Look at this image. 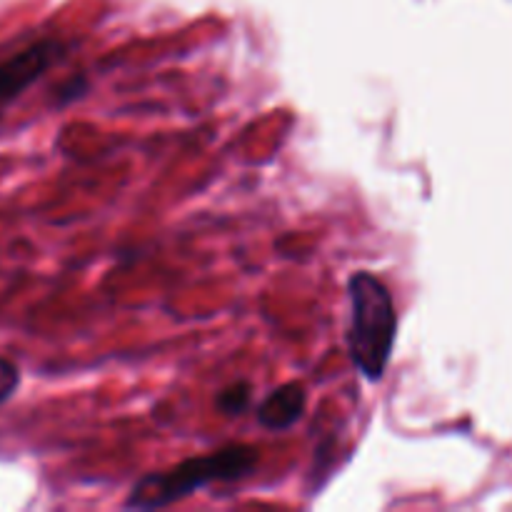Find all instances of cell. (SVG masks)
<instances>
[{
    "label": "cell",
    "mask_w": 512,
    "mask_h": 512,
    "mask_svg": "<svg viewBox=\"0 0 512 512\" xmlns=\"http://www.w3.org/2000/svg\"><path fill=\"white\" fill-rule=\"evenodd\" d=\"M250 400H253V388H250V383H245L243 380V383H233L228 385V388L220 390L215 405H218L220 413L240 415L245 408H248Z\"/></svg>",
    "instance_id": "cell-5"
},
{
    "label": "cell",
    "mask_w": 512,
    "mask_h": 512,
    "mask_svg": "<svg viewBox=\"0 0 512 512\" xmlns=\"http://www.w3.org/2000/svg\"><path fill=\"white\" fill-rule=\"evenodd\" d=\"M63 58V45L53 38L38 40L20 53L0 60V103L18 98Z\"/></svg>",
    "instance_id": "cell-3"
},
{
    "label": "cell",
    "mask_w": 512,
    "mask_h": 512,
    "mask_svg": "<svg viewBox=\"0 0 512 512\" xmlns=\"http://www.w3.org/2000/svg\"><path fill=\"white\" fill-rule=\"evenodd\" d=\"M260 463V450L255 445L235 443L215 450L200 458H188L168 470L148 473L133 485L125 508L130 510H155L180 503L195 490L208 488L213 483H233L248 478Z\"/></svg>",
    "instance_id": "cell-1"
},
{
    "label": "cell",
    "mask_w": 512,
    "mask_h": 512,
    "mask_svg": "<svg viewBox=\"0 0 512 512\" xmlns=\"http://www.w3.org/2000/svg\"><path fill=\"white\" fill-rule=\"evenodd\" d=\"M308 405V393H305L303 383H285L275 388L268 398L260 403L258 408V423L263 428L283 433V430L293 428L305 413Z\"/></svg>",
    "instance_id": "cell-4"
},
{
    "label": "cell",
    "mask_w": 512,
    "mask_h": 512,
    "mask_svg": "<svg viewBox=\"0 0 512 512\" xmlns=\"http://www.w3.org/2000/svg\"><path fill=\"white\" fill-rule=\"evenodd\" d=\"M85 90H88V83H85V78H70L68 83L63 85V88L58 90V98H60V103H70V100H75V98H80V95L85 93Z\"/></svg>",
    "instance_id": "cell-7"
},
{
    "label": "cell",
    "mask_w": 512,
    "mask_h": 512,
    "mask_svg": "<svg viewBox=\"0 0 512 512\" xmlns=\"http://www.w3.org/2000/svg\"><path fill=\"white\" fill-rule=\"evenodd\" d=\"M20 388V370L13 360L0 358V405L8 403Z\"/></svg>",
    "instance_id": "cell-6"
},
{
    "label": "cell",
    "mask_w": 512,
    "mask_h": 512,
    "mask_svg": "<svg viewBox=\"0 0 512 512\" xmlns=\"http://www.w3.org/2000/svg\"><path fill=\"white\" fill-rule=\"evenodd\" d=\"M348 298L350 358L363 378L375 383L383 378L395 348L398 315H395L393 295L378 275L358 270L348 280Z\"/></svg>",
    "instance_id": "cell-2"
}]
</instances>
